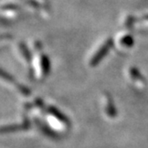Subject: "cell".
<instances>
[{"label":"cell","mask_w":148,"mask_h":148,"mask_svg":"<svg viewBox=\"0 0 148 148\" xmlns=\"http://www.w3.org/2000/svg\"><path fill=\"white\" fill-rule=\"evenodd\" d=\"M35 122H36L37 126L38 127V129H39L42 132H43L45 135H47V136L51 137V138H55V139L58 138V136H57L54 131H53V130H51V129H49L47 125L43 124L40 121H38V119L35 120Z\"/></svg>","instance_id":"cell-5"},{"label":"cell","mask_w":148,"mask_h":148,"mask_svg":"<svg viewBox=\"0 0 148 148\" xmlns=\"http://www.w3.org/2000/svg\"><path fill=\"white\" fill-rule=\"evenodd\" d=\"M25 2L28 4V5H29L30 6H32V7H35V8H39V4L37 2V1H35V0H25Z\"/></svg>","instance_id":"cell-14"},{"label":"cell","mask_w":148,"mask_h":148,"mask_svg":"<svg viewBox=\"0 0 148 148\" xmlns=\"http://www.w3.org/2000/svg\"><path fill=\"white\" fill-rule=\"evenodd\" d=\"M143 19H144V20H147V21H148V14L144 15V16H143Z\"/></svg>","instance_id":"cell-17"},{"label":"cell","mask_w":148,"mask_h":148,"mask_svg":"<svg viewBox=\"0 0 148 148\" xmlns=\"http://www.w3.org/2000/svg\"><path fill=\"white\" fill-rule=\"evenodd\" d=\"M17 88H18V90L22 93L23 96H25V97H29L30 96V90L27 88V87H25L24 85H21V84H17Z\"/></svg>","instance_id":"cell-10"},{"label":"cell","mask_w":148,"mask_h":148,"mask_svg":"<svg viewBox=\"0 0 148 148\" xmlns=\"http://www.w3.org/2000/svg\"><path fill=\"white\" fill-rule=\"evenodd\" d=\"M135 21H136V20H135L134 16H132V15L128 16V18H127V20H126V23H125L126 27H127V28H131L132 25L135 23Z\"/></svg>","instance_id":"cell-12"},{"label":"cell","mask_w":148,"mask_h":148,"mask_svg":"<svg viewBox=\"0 0 148 148\" xmlns=\"http://www.w3.org/2000/svg\"><path fill=\"white\" fill-rule=\"evenodd\" d=\"M29 127H30V122L27 118H25L23 124L8 125V126L2 127L1 133H10V132H16L20 130H27L28 129H29Z\"/></svg>","instance_id":"cell-2"},{"label":"cell","mask_w":148,"mask_h":148,"mask_svg":"<svg viewBox=\"0 0 148 148\" xmlns=\"http://www.w3.org/2000/svg\"><path fill=\"white\" fill-rule=\"evenodd\" d=\"M106 98H107V104H106V112L109 117L115 118L117 116V110H116L115 104L110 97V95L106 94Z\"/></svg>","instance_id":"cell-6"},{"label":"cell","mask_w":148,"mask_h":148,"mask_svg":"<svg viewBox=\"0 0 148 148\" xmlns=\"http://www.w3.org/2000/svg\"><path fill=\"white\" fill-rule=\"evenodd\" d=\"M1 76H2V78H4L5 80H7V81H9V82H12V83H14V82H15V80H14V79L13 78V76H12V75H10L9 73L5 72L4 70L1 71Z\"/></svg>","instance_id":"cell-11"},{"label":"cell","mask_w":148,"mask_h":148,"mask_svg":"<svg viewBox=\"0 0 148 148\" xmlns=\"http://www.w3.org/2000/svg\"><path fill=\"white\" fill-rule=\"evenodd\" d=\"M35 104L37 105L38 107H39V108H43V107L45 106L44 102L42 101L40 98H37V99H35Z\"/></svg>","instance_id":"cell-15"},{"label":"cell","mask_w":148,"mask_h":148,"mask_svg":"<svg viewBox=\"0 0 148 148\" xmlns=\"http://www.w3.org/2000/svg\"><path fill=\"white\" fill-rule=\"evenodd\" d=\"M134 38L131 35L128 34V35H125L124 37H122L121 38V44L123 47H131L134 46Z\"/></svg>","instance_id":"cell-9"},{"label":"cell","mask_w":148,"mask_h":148,"mask_svg":"<svg viewBox=\"0 0 148 148\" xmlns=\"http://www.w3.org/2000/svg\"><path fill=\"white\" fill-rule=\"evenodd\" d=\"M47 112L51 115L54 116L55 118H56L60 122L65 124L67 126H70V121H69V119L66 117L64 114L62 113L57 108H56L55 106H49V107H47Z\"/></svg>","instance_id":"cell-3"},{"label":"cell","mask_w":148,"mask_h":148,"mask_svg":"<svg viewBox=\"0 0 148 148\" xmlns=\"http://www.w3.org/2000/svg\"><path fill=\"white\" fill-rule=\"evenodd\" d=\"M19 47H20V50H21V52H22V55L23 56L24 59L28 62H30L31 60H32V55H31V52L27 47V46L23 43V42H21V43L19 44Z\"/></svg>","instance_id":"cell-7"},{"label":"cell","mask_w":148,"mask_h":148,"mask_svg":"<svg viewBox=\"0 0 148 148\" xmlns=\"http://www.w3.org/2000/svg\"><path fill=\"white\" fill-rule=\"evenodd\" d=\"M130 76L134 80H137V81H141V82H145V78L141 74V72L139 71V70L136 68V67H132L130 69Z\"/></svg>","instance_id":"cell-8"},{"label":"cell","mask_w":148,"mask_h":148,"mask_svg":"<svg viewBox=\"0 0 148 148\" xmlns=\"http://www.w3.org/2000/svg\"><path fill=\"white\" fill-rule=\"evenodd\" d=\"M112 46H113V39L112 38H108L106 41L104 42V43L103 44V46L98 49V51L92 57V59H91V61L89 62L90 66L91 67H96V66H97L98 63L109 53V51L112 47Z\"/></svg>","instance_id":"cell-1"},{"label":"cell","mask_w":148,"mask_h":148,"mask_svg":"<svg viewBox=\"0 0 148 148\" xmlns=\"http://www.w3.org/2000/svg\"><path fill=\"white\" fill-rule=\"evenodd\" d=\"M17 9H19V6L14 4H8L3 6V10H8V11H15Z\"/></svg>","instance_id":"cell-13"},{"label":"cell","mask_w":148,"mask_h":148,"mask_svg":"<svg viewBox=\"0 0 148 148\" xmlns=\"http://www.w3.org/2000/svg\"><path fill=\"white\" fill-rule=\"evenodd\" d=\"M35 47H37V48H40L41 47V44L39 43V42H37V44L35 43Z\"/></svg>","instance_id":"cell-16"},{"label":"cell","mask_w":148,"mask_h":148,"mask_svg":"<svg viewBox=\"0 0 148 148\" xmlns=\"http://www.w3.org/2000/svg\"><path fill=\"white\" fill-rule=\"evenodd\" d=\"M40 65L42 70V75L44 77H47L50 73V70H51V62L47 55H41Z\"/></svg>","instance_id":"cell-4"}]
</instances>
